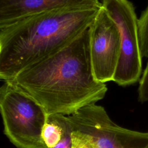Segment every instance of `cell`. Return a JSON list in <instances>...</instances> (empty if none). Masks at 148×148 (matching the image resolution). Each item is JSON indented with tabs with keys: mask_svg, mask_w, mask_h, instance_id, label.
<instances>
[{
	"mask_svg": "<svg viewBox=\"0 0 148 148\" xmlns=\"http://www.w3.org/2000/svg\"><path fill=\"white\" fill-rule=\"evenodd\" d=\"M89 28L61 49L7 81L31 97L49 116L70 115L102 99L108 88L93 74Z\"/></svg>",
	"mask_w": 148,
	"mask_h": 148,
	"instance_id": "1",
	"label": "cell"
},
{
	"mask_svg": "<svg viewBox=\"0 0 148 148\" xmlns=\"http://www.w3.org/2000/svg\"><path fill=\"white\" fill-rule=\"evenodd\" d=\"M65 119L71 130L72 148H143L148 143V132L118 125L96 103L84 106Z\"/></svg>",
	"mask_w": 148,
	"mask_h": 148,
	"instance_id": "3",
	"label": "cell"
},
{
	"mask_svg": "<svg viewBox=\"0 0 148 148\" xmlns=\"http://www.w3.org/2000/svg\"><path fill=\"white\" fill-rule=\"evenodd\" d=\"M99 8L55 10L0 27L1 79H12L25 68L72 41L90 27Z\"/></svg>",
	"mask_w": 148,
	"mask_h": 148,
	"instance_id": "2",
	"label": "cell"
},
{
	"mask_svg": "<svg viewBox=\"0 0 148 148\" xmlns=\"http://www.w3.org/2000/svg\"><path fill=\"white\" fill-rule=\"evenodd\" d=\"M61 125L63 130L62 136L59 143L53 148H72V139L70 128L65 119V115H53Z\"/></svg>",
	"mask_w": 148,
	"mask_h": 148,
	"instance_id": "10",
	"label": "cell"
},
{
	"mask_svg": "<svg viewBox=\"0 0 148 148\" xmlns=\"http://www.w3.org/2000/svg\"><path fill=\"white\" fill-rule=\"evenodd\" d=\"M89 29L90 54L94 77L103 83L113 81L121 52L119 28L101 5Z\"/></svg>",
	"mask_w": 148,
	"mask_h": 148,
	"instance_id": "6",
	"label": "cell"
},
{
	"mask_svg": "<svg viewBox=\"0 0 148 148\" xmlns=\"http://www.w3.org/2000/svg\"><path fill=\"white\" fill-rule=\"evenodd\" d=\"M138 92V101L140 102H148V61L139 80Z\"/></svg>",
	"mask_w": 148,
	"mask_h": 148,
	"instance_id": "11",
	"label": "cell"
},
{
	"mask_svg": "<svg viewBox=\"0 0 148 148\" xmlns=\"http://www.w3.org/2000/svg\"><path fill=\"white\" fill-rule=\"evenodd\" d=\"M3 132L17 148H47L42 138L49 116L31 97L10 81L0 88Z\"/></svg>",
	"mask_w": 148,
	"mask_h": 148,
	"instance_id": "4",
	"label": "cell"
},
{
	"mask_svg": "<svg viewBox=\"0 0 148 148\" xmlns=\"http://www.w3.org/2000/svg\"><path fill=\"white\" fill-rule=\"evenodd\" d=\"M99 0H0V27L46 12L68 8H99Z\"/></svg>",
	"mask_w": 148,
	"mask_h": 148,
	"instance_id": "7",
	"label": "cell"
},
{
	"mask_svg": "<svg viewBox=\"0 0 148 148\" xmlns=\"http://www.w3.org/2000/svg\"><path fill=\"white\" fill-rule=\"evenodd\" d=\"M138 24L141 54L148 58V4L138 18Z\"/></svg>",
	"mask_w": 148,
	"mask_h": 148,
	"instance_id": "9",
	"label": "cell"
},
{
	"mask_svg": "<svg viewBox=\"0 0 148 148\" xmlns=\"http://www.w3.org/2000/svg\"><path fill=\"white\" fill-rule=\"evenodd\" d=\"M143 148H148V143L146 145H145Z\"/></svg>",
	"mask_w": 148,
	"mask_h": 148,
	"instance_id": "12",
	"label": "cell"
},
{
	"mask_svg": "<svg viewBox=\"0 0 148 148\" xmlns=\"http://www.w3.org/2000/svg\"><path fill=\"white\" fill-rule=\"evenodd\" d=\"M101 3L120 34L121 52L113 82L123 87L135 84L142 76L143 57L134 6L129 0H102Z\"/></svg>",
	"mask_w": 148,
	"mask_h": 148,
	"instance_id": "5",
	"label": "cell"
},
{
	"mask_svg": "<svg viewBox=\"0 0 148 148\" xmlns=\"http://www.w3.org/2000/svg\"><path fill=\"white\" fill-rule=\"evenodd\" d=\"M63 130L61 125L53 115L49 120L42 131V138L47 148H53L61 140Z\"/></svg>",
	"mask_w": 148,
	"mask_h": 148,
	"instance_id": "8",
	"label": "cell"
}]
</instances>
